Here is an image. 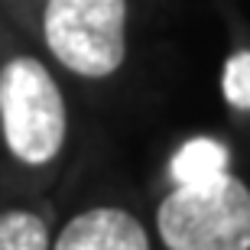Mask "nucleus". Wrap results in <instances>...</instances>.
I'll use <instances>...</instances> for the list:
<instances>
[{"label":"nucleus","instance_id":"f257e3e1","mask_svg":"<svg viewBox=\"0 0 250 250\" xmlns=\"http://www.w3.org/2000/svg\"><path fill=\"white\" fill-rule=\"evenodd\" d=\"M156 224L169 250H250V188L228 172L176 186Z\"/></svg>","mask_w":250,"mask_h":250},{"label":"nucleus","instance_id":"f03ea898","mask_svg":"<svg viewBox=\"0 0 250 250\" xmlns=\"http://www.w3.org/2000/svg\"><path fill=\"white\" fill-rule=\"evenodd\" d=\"M0 124L10 153L46 166L65 143V101L49 68L33 56L10 59L0 72Z\"/></svg>","mask_w":250,"mask_h":250},{"label":"nucleus","instance_id":"7ed1b4c3","mask_svg":"<svg viewBox=\"0 0 250 250\" xmlns=\"http://www.w3.org/2000/svg\"><path fill=\"white\" fill-rule=\"evenodd\" d=\"M127 0H49L42 33L52 56L75 75H114L127 56Z\"/></svg>","mask_w":250,"mask_h":250},{"label":"nucleus","instance_id":"20e7f679","mask_svg":"<svg viewBox=\"0 0 250 250\" xmlns=\"http://www.w3.org/2000/svg\"><path fill=\"white\" fill-rule=\"evenodd\" d=\"M56 250H149L146 231L121 208H91L62 228Z\"/></svg>","mask_w":250,"mask_h":250},{"label":"nucleus","instance_id":"39448f33","mask_svg":"<svg viewBox=\"0 0 250 250\" xmlns=\"http://www.w3.org/2000/svg\"><path fill=\"white\" fill-rule=\"evenodd\" d=\"M228 159L231 156H228L224 143L198 137V140H188L186 146L172 156L169 172L176 179V186H192V182H205V179H211V176L228 172Z\"/></svg>","mask_w":250,"mask_h":250},{"label":"nucleus","instance_id":"423d86ee","mask_svg":"<svg viewBox=\"0 0 250 250\" xmlns=\"http://www.w3.org/2000/svg\"><path fill=\"white\" fill-rule=\"evenodd\" d=\"M0 250H49V228L33 211L0 214Z\"/></svg>","mask_w":250,"mask_h":250},{"label":"nucleus","instance_id":"0eeeda50","mask_svg":"<svg viewBox=\"0 0 250 250\" xmlns=\"http://www.w3.org/2000/svg\"><path fill=\"white\" fill-rule=\"evenodd\" d=\"M221 88H224V98L234 107H247L250 111V52H237V56L228 59Z\"/></svg>","mask_w":250,"mask_h":250}]
</instances>
